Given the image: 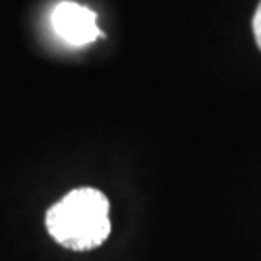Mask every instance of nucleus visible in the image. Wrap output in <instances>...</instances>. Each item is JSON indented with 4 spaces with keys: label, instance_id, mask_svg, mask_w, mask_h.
Segmentation results:
<instances>
[{
    "label": "nucleus",
    "instance_id": "f257e3e1",
    "mask_svg": "<svg viewBox=\"0 0 261 261\" xmlns=\"http://www.w3.org/2000/svg\"><path fill=\"white\" fill-rule=\"evenodd\" d=\"M111 203L95 188H77L47 211V230L60 246L87 252L111 234Z\"/></svg>",
    "mask_w": 261,
    "mask_h": 261
},
{
    "label": "nucleus",
    "instance_id": "f03ea898",
    "mask_svg": "<svg viewBox=\"0 0 261 261\" xmlns=\"http://www.w3.org/2000/svg\"><path fill=\"white\" fill-rule=\"evenodd\" d=\"M50 23L56 35L74 47L89 45L95 39H99V35H103L97 28V14L93 10L70 0L60 2L53 10Z\"/></svg>",
    "mask_w": 261,
    "mask_h": 261
},
{
    "label": "nucleus",
    "instance_id": "7ed1b4c3",
    "mask_svg": "<svg viewBox=\"0 0 261 261\" xmlns=\"http://www.w3.org/2000/svg\"><path fill=\"white\" fill-rule=\"evenodd\" d=\"M252 28H253V35H255V43H257V47L261 50V2L259 6H257V10H255V14H253Z\"/></svg>",
    "mask_w": 261,
    "mask_h": 261
}]
</instances>
